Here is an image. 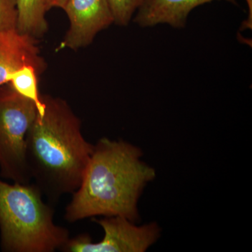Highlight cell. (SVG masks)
I'll return each instance as SVG.
<instances>
[{
	"label": "cell",
	"instance_id": "obj_3",
	"mask_svg": "<svg viewBox=\"0 0 252 252\" xmlns=\"http://www.w3.org/2000/svg\"><path fill=\"white\" fill-rule=\"evenodd\" d=\"M34 183L9 184L0 177V247L5 252L62 250L67 229L56 225L52 205Z\"/></svg>",
	"mask_w": 252,
	"mask_h": 252
},
{
	"label": "cell",
	"instance_id": "obj_9",
	"mask_svg": "<svg viewBox=\"0 0 252 252\" xmlns=\"http://www.w3.org/2000/svg\"><path fill=\"white\" fill-rule=\"evenodd\" d=\"M16 31L39 39L49 30L46 18V0H17Z\"/></svg>",
	"mask_w": 252,
	"mask_h": 252
},
{
	"label": "cell",
	"instance_id": "obj_7",
	"mask_svg": "<svg viewBox=\"0 0 252 252\" xmlns=\"http://www.w3.org/2000/svg\"><path fill=\"white\" fill-rule=\"evenodd\" d=\"M39 40L16 30L0 32V87L7 84L10 74L26 64L32 65L39 77L47 64L41 56Z\"/></svg>",
	"mask_w": 252,
	"mask_h": 252
},
{
	"label": "cell",
	"instance_id": "obj_10",
	"mask_svg": "<svg viewBox=\"0 0 252 252\" xmlns=\"http://www.w3.org/2000/svg\"><path fill=\"white\" fill-rule=\"evenodd\" d=\"M39 77L35 68L26 64L10 74L8 84L18 94L35 104L38 114L42 115L45 110V104L38 89Z\"/></svg>",
	"mask_w": 252,
	"mask_h": 252
},
{
	"label": "cell",
	"instance_id": "obj_4",
	"mask_svg": "<svg viewBox=\"0 0 252 252\" xmlns=\"http://www.w3.org/2000/svg\"><path fill=\"white\" fill-rule=\"evenodd\" d=\"M38 114L35 104L9 84L0 87V177L17 183L32 182L26 158L28 130Z\"/></svg>",
	"mask_w": 252,
	"mask_h": 252
},
{
	"label": "cell",
	"instance_id": "obj_8",
	"mask_svg": "<svg viewBox=\"0 0 252 252\" xmlns=\"http://www.w3.org/2000/svg\"><path fill=\"white\" fill-rule=\"evenodd\" d=\"M212 1L215 0H143L134 21L141 27L168 24L174 28H184L192 10ZM225 1L235 4V0Z\"/></svg>",
	"mask_w": 252,
	"mask_h": 252
},
{
	"label": "cell",
	"instance_id": "obj_5",
	"mask_svg": "<svg viewBox=\"0 0 252 252\" xmlns=\"http://www.w3.org/2000/svg\"><path fill=\"white\" fill-rule=\"evenodd\" d=\"M94 220L104 230L100 241L94 243L89 235L69 238L62 249L67 252H144L158 240L160 228L155 222L142 225L122 217Z\"/></svg>",
	"mask_w": 252,
	"mask_h": 252
},
{
	"label": "cell",
	"instance_id": "obj_11",
	"mask_svg": "<svg viewBox=\"0 0 252 252\" xmlns=\"http://www.w3.org/2000/svg\"><path fill=\"white\" fill-rule=\"evenodd\" d=\"M112 10L114 23L126 26L130 23L143 0H107Z\"/></svg>",
	"mask_w": 252,
	"mask_h": 252
},
{
	"label": "cell",
	"instance_id": "obj_13",
	"mask_svg": "<svg viewBox=\"0 0 252 252\" xmlns=\"http://www.w3.org/2000/svg\"><path fill=\"white\" fill-rule=\"evenodd\" d=\"M248 6V17L246 21H244L241 29H250L252 28V0H246Z\"/></svg>",
	"mask_w": 252,
	"mask_h": 252
},
{
	"label": "cell",
	"instance_id": "obj_6",
	"mask_svg": "<svg viewBox=\"0 0 252 252\" xmlns=\"http://www.w3.org/2000/svg\"><path fill=\"white\" fill-rule=\"evenodd\" d=\"M63 9L70 24L57 51L87 47L99 32L114 23L107 0H67Z\"/></svg>",
	"mask_w": 252,
	"mask_h": 252
},
{
	"label": "cell",
	"instance_id": "obj_1",
	"mask_svg": "<svg viewBox=\"0 0 252 252\" xmlns=\"http://www.w3.org/2000/svg\"><path fill=\"white\" fill-rule=\"evenodd\" d=\"M142 157V150L129 142L99 140L66 207L65 220L74 223L97 216L122 217L137 223L141 195L157 176Z\"/></svg>",
	"mask_w": 252,
	"mask_h": 252
},
{
	"label": "cell",
	"instance_id": "obj_14",
	"mask_svg": "<svg viewBox=\"0 0 252 252\" xmlns=\"http://www.w3.org/2000/svg\"><path fill=\"white\" fill-rule=\"evenodd\" d=\"M67 0H46V7L47 11L53 8L63 9Z\"/></svg>",
	"mask_w": 252,
	"mask_h": 252
},
{
	"label": "cell",
	"instance_id": "obj_2",
	"mask_svg": "<svg viewBox=\"0 0 252 252\" xmlns=\"http://www.w3.org/2000/svg\"><path fill=\"white\" fill-rule=\"evenodd\" d=\"M45 104L26 136V158L32 180L51 205L81 185L94 144L81 132L79 117L65 100L41 95Z\"/></svg>",
	"mask_w": 252,
	"mask_h": 252
},
{
	"label": "cell",
	"instance_id": "obj_12",
	"mask_svg": "<svg viewBox=\"0 0 252 252\" xmlns=\"http://www.w3.org/2000/svg\"><path fill=\"white\" fill-rule=\"evenodd\" d=\"M17 0H0V32L16 30Z\"/></svg>",
	"mask_w": 252,
	"mask_h": 252
}]
</instances>
